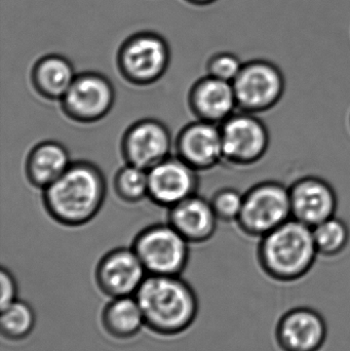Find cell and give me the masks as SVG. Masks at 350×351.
I'll use <instances>...</instances> for the list:
<instances>
[{
    "label": "cell",
    "mask_w": 350,
    "mask_h": 351,
    "mask_svg": "<svg viewBox=\"0 0 350 351\" xmlns=\"http://www.w3.org/2000/svg\"><path fill=\"white\" fill-rule=\"evenodd\" d=\"M106 194V179L101 169L88 160H76L57 181L42 190V204L55 222L80 227L99 214Z\"/></svg>",
    "instance_id": "cell-1"
},
{
    "label": "cell",
    "mask_w": 350,
    "mask_h": 351,
    "mask_svg": "<svg viewBox=\"0 0 350 351\" xmlns=\"http://www.w3.org/2000/svg\"><path fill=\"white\" fill-rule=\"evenodd\" d=\"M145 327L162 336H176L191 327L199 313L192 287L180 276L148 274L135 294Z\"/></svg>",
    "instance_id": "cell-2"
},
{
    "label": "cell",
    "mask_w": 350,
    "mask_h": 351,
    "mask_svg": "<svg viewBox=\"0 0 350 351\" xmlns=\"http://www.w3.org/2000/svg\"><path fill=\"white\" fill-rule=\"evenodd\" d=\"M318 255L312 227L293 218L261 237L257 249L263 271L283 282L305 276Z\"/></svg>",
    "instance_id": "cell-3"
},
{
    "label": "cell",
    "mask_w": 350,
    "mask_h": 351,
    "mask_svg": "<svg viewBox=\"0 0 350 351\" xmlns=\"http://www.w3.org/2000/svg\"><path fill=\"white\" fill-rule=\"evenodd\" d=\"M171 51L164 37L138 32L123 41L117 53V68L123 80L136 86H148L168 71Z\"/></svg>",
    "instance_id": "cell-4"
},
{
    "label": "cell",
    "mask_w": 350,
    "mask_h": 351,
    "mask_svg": "<svg viewBox=\"0 0 350 351\" xmlns=\"http://www.w3.org/2000/svg\"><path fill=\"white\" fill-rule=\"evenodd\" d=\"M292 219L289 187L281 182L255 184L244 193L236 224L242 233L260 239Z\"/></svg>",
    "instance_id": "cell-5"
},
{
    "label": "cell",
    "mask_w": 350,
    "mask_h": 351,
    "mask_svg": "<svg viewBox=\"0 0 350 351\" xmlns=\"http://www.w3.org/2000/svg\"><path fill=\"white\" fill-rule=\"evenodd\" d=\"M188 245L168 223L151 225L140 231L132 247L148 274L180 276L188 263Z\"/></svg>",
    "instance_id": "cell-6"
},
{
    "label": "cell",
    "mask_w": 350,
    "mask_h": 351,
    "mask_svg": "<svg viewBox=\"0 0 350 351\" xmlns=\"http://www.w3.org/2000/svg\"><path fill=\"white\" fill-rule=\"evenodd\" d=\"M238 109L244 112H266L283 98L286 80L281 68L265 59H254L242 65L232 82Z\"/></svg>",
    "instance_id": "cell-7"
},
{
    "label": "cell",
    "mask_w": 350,
    "mask_h": 351,
    "mask_svg": "<svg viewBox=\"0 0 350 351\" xmlns=\"http://www.w3.org/2000/svg\"><path fill=\"white\" fill-rule=\"evenodd\" d=\"M224 160L236 167L260 162L271 145V134L264 121L254 113H234L220 125Z\"/></svg>",
    "instance_id": "cell-8"
},
{
    "label": "cell",
    "mask_w": 350,
    "mask_h": 351,
    "mask_svg": "<svg viewBox=\"0 0 350 351\" xmlns=\"http://www.w3.org/2000/svg\"><path fill=\"white\" fill-rule=\"evenodd\" d=\"M112 82L98 72L77 74L60 104L64 114L77 123H98L112 110L115 103Z\"/></svg>",
    "instance_id": "cell-9"
},
{
    "label": "cell",
    "mask_w": 350,
    "mask_h": 351,
    "mask_svg": "<svg viewBox=\"0 0 350 351\" xmlns=\"http://www.w3.org/2000/svg\"><path fill=\"white\" fill-rule=\"evenodd\" d=\"M173 148L170 130L162 121L144 119L129 125L121 139L125 164L145 171L170 158Z\"/></svg>",
    "instance_id": "cell-10"
},
{
    "label": "cell",
    "mask_w": 350,
    "mask_h": 351,
    "mask_svg": "<svg viewBox=\"0 0 350 351\" xmlns=\"http://www.w3.org/2000/svg\"><path fill=\"white\" fill-rule=\"evenodd\" d=\"M148 276L133 247H117L105 254L95 271L101 292L112 298L135 296Z\"/></svg>",
    "instance_id": "cell-11"
},
{
    "label": "cell",
    "mask_w": 350,
    "mask_h": 351,
    "mask_svg": "<svg viewBox=\"0 0 350 351\" xmlns=\"http://www.w3.org/2000/svg\"><path fill=\"white\" fill-rule=\"evenodd\" d=\"M197 174L178 156H171L148 171V198L158 206L171 208L197 194Z\"/></svg>",
    "instance_id": "cell-12"
},
{
    "label": "cell",
    "mask_w": 350,
    "mask_h": 351,
    "mask_svg": "<svg viewBox=\"0 0 350 351\" xmlns=\"http://www.w3.org/2000/svg\"><path fill=\"white\" fill-rule=\"evenodd\" d=\"M292 218L314 228L336 215L338 197L333 186L318 176H305L289 186Z\"/></svg>",
    "instance_id": "cell-13"
},
{
    "label": "cell",
    "mask_w": 350,
    "mask_h": 351,
    "mask_svg": "<svg viewBox=\"0 0 350 351\" xmlns=\"http://www.w3.org/2000/svg\"><path fill=\"white\" fill-rule=\"evenodd\" d=\"M176 156L197 172L212 170L223 158L221 130L219 125L207 121H193L185 125L174 144Z\"/></svg>",
    "instance_id": "cell-14"
},
{
    "label": "cell",
    "mask_w": 350,
    "mask_h": 351,
    "mask_svg": "<svg viewBox=\"0 0 350 351\" xmlns=\"http://www.w3.org/2000/svg\"><path fill=\"white\" fill-rule=\"evenodd\" d=\"M275 338L283 351H318L326 341V322L314 309L296 307L279 319Z\"/></svg>",
    "instance_id": "cell-15"
},
{
    "label": "cell",
    "mask_w": 350,
    "mask_h": 351,
    "mask_svg": "<svg viewBox=\"0 0 350 351\" xmlns=\"http://www.w3.org/2000/svg\"><path fill=\"white\" fill-rule=\"evenodd\" d=\"M188 105L197 119L219 125L236 113L238 108L232 82L209 75L191 86Z\"/></svg>",
    "instance_id": "cell-16"
},
{
    "label": "cell",
    "mask_w": 350,
    "mask_h": 351,
    "mask_svg": "<svg viewBox=\"0 0 350 351\" xmlns=\"http://www.w3.org/2000/svg\"><path fill=\"white\" fill-rule=\"evenodd\" d=\"M168 210V224L189 243H205L215 235L219 220L203 196L193 194Z\"/></svg>",
    "instance_id": "cell-17"
},
{
    "label": "cell",
    "mask_w": 350,
    "mask_h": 351,
    "mask_svg": "<svg viewBox=\"0 0 350 351\" xmlns=\"http://www.w3.org/2000/svg\"><path fill=\"white\" fill-rule=\"evenodd\" d=\"M67 148L57 141H43L27 156L25 173L35 188L43 190L57 181L71 165Z\"/></svg>",
    "instance_id": "cell-18"
},
{
    "label": "cell",
    "mask_w": 350,
    "mask_h": 351,
    "mask_svg": "<svg viewBox=\"0 0 350 351\" xmlns=\"http://www.w3.org/2000/svg\"><path fill=\"white\" fill-rule=\"evenodd\" d=\"M76 76L73 65L67 58L51 53L35 62L31 71V84L41 98L60 102Z\"/></svg>",
    "instance_id": "cell-19"
},
{
    "label": "cell",
    "mask_w": 350,
    "mask_h": 351,
    "mask_svg": "<svg viewBox=\"0 0 350 351\" xmlns=\"http://www.w3.org/2000/svg\"><path fill=\"white\" fill-rule=\"evenodd\" d=\"M101 319L106 333L118 340L132 339L145 327L143 313L135 296L111 299L105 305Z\"/></svg>",
    "instance_id": "cell-20"
},
{
    "label": "cell",
    "mask_w": 350,
    "mask_h": 351,
    "mask_svg": "<svg viewBox=\"0 0 350 351\" xmlns=\"http://www.w3.org/2000/svg\"><path fill=\"white\" fill-rule=\"evenodd\" d=\"M36 324V315L29 303L22 300L14 301L1 309L0 332L1 335L12 341L26 339Z\"/></svg>",
    "instance_id": "cell-21"
},
{
    "label": "cell",
    "mask_w": 350,
    "mask_h": 351,
    "mask_svg": "<svg viewBox=\"0 0 350 351\" xmlns=\"http://www.w3.org/2000/svg\"><path fill=\"white\" fill-rule=\"evenodd\" d=\"M314 243L318 255L336 257L349 245L350 232L345 221L336 216L320 223L312 228Z\"/></svg>",
    "instance_id": "cell-22"
},
{
    "label": "cell",
    "mask_w": 350,
    "mask_h": 351,
    "mask_svg": "<svg viewBox=\"0 0 350 351\" xmlns=\"http://www.w3.org/2000/svg\"><path fill=\"white\" fill-rule=\"evenodd\" d=\"M117 197L127 204H138L148 198V171L125 164L113 180Z\"/></svg>",
    "instance_id": "cell-23"
},
{
    "label": "cell",
    "mask_w": 350,
    "mask_h": 351,
    "mask_svg": "<svg viewBox=\"0 0 350 351\" xmlns=\"http://www.w3.org/2000/svg\"><path fill=\"white\" fill-rule=\"evenodd\" d=\"M210 202L218 220L236 223L242 212L244 193L232 187L221 188L213 194Z\"/></svg>",
    "instance_id": "cell-24"
},
{
    "label": "cell",
    "mask_w": 350,
    "mask_h": 351,
    "mask_svg": "<svg viewBox=\"0 0 350 351\" xmlns=\"http://www.w3.org/2000/svg\"><path fill=\"white\" fill-rule=\"evenodd\" d=\"M242 65L244 63L238 56L229 51H220L210 58L205 70L207 75L224 82H234Z\"/></svg>",
    "instance_id": "cell-25"
},
{
    "label": "cell",
    "mask_w": 350,
    "mask_h": 351,
    "mask_svg": "<svg viewBox=\"0 0 350 351\" xmlns=\"http://www.w3.org/2000/svg\"><path fill=\"white\" fill-rule=\"evenodd\" d=\"M0 287H1V296H0V308L18 300V284L16 278L8 268L2 266L0 269Z\"/></svg>",
    "instance_id": "cell-26"
},
{
    "label": "cell",
    "mask_w": 350,
    "mask_h": 351,
    "mask_svg": "<svg viewBox=\"0 0 350 351\" xmlns=\"http://www.w3.org/2000/svg\"><path fill=\"white\" fill-rule=\"evenodd\" d=\"M187 3L192 4L195 6H207L215 3L217 0H184Z\"/></svg>",
    "instance_id": "cell-27"
},
{
    "label": "cell",
    "mask_w": 350,
    "mask_h": 351,
    "mask_svg": "<svg viewBox=\"0 0 350 351\" xmlns=\"http://www.w3.org/2000/svg\"><path fill=\"white\" fill-rule=\"evenodd\" d=\"M349 125H350V117H349Z\"/></svg>",
    "instance_id": "cell-28"
}]
</instances>
